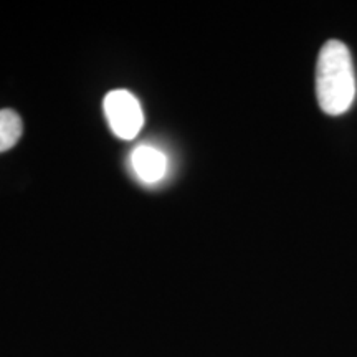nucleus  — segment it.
Returning a JSON list of instances; mask_svg holds the SVG:
<instances>
[{
	"mask_svg": "<svg viewBox=\"0 0 357 357\" xmlns=\"http://www.w3.org/2000/svg\"><path fill=\"white\" fill-rule=\"evenodd\" d=\"M316 95L326 114L339 116L351 108L356 98V73L349 48L329 40L321 48L316 66Z\"/></svg>",
	"mask_w": 357,
	"mask_h": 357,
	"instance_id": "f257e3e1",
	"label": "nucleus"
},
{
	"mask_svg": "<svg viewBox=\"0 0 357 357\" xmlns=\"http://www.w3.org/2000/svg\"><path fill=\"white\" fill-rule=\"evenodd\" d=\"M105 114L111 131L119 139H134L144 124V113L137 98L126 89H114L106 95Z\"/></svg>",
	"mask_w": 357,
	"mask_h": 357,
	"instance_id": "f03ea898",
	"label": "nucleus"
},
{
	"mask_svg": "<svg viewBox=\"0 0 357 357\" xmlns=\"http://www.w3.org/2000/svg\"><path fill=\"white\" fill-rule=\"evenodd\" d=\"M131 166L136 176L146 184H155L167 174V158L154 146H139L131 155Z\"/></svg>",
	"mask_w": 357,
	"mask_h": 357,
	"instance_id": "7ed1b4c3",
	"label": "nucleus"
},
{
	"mask_svg": "<svg viewBox=\"0 0 357 357\" xmlns=\"http://www.w3.org/2000/svg\"><path fill=\"white\" fill-rule=\"evenodd\" d=\"M24 126L13 109H0V153L12 149L20 139Z\"/></svg>",
	"mask_w": 357,
	"mask_h": 357,
	"instance_id": "20e7f679",
	"label": "nucleus"
}]
</instances>
